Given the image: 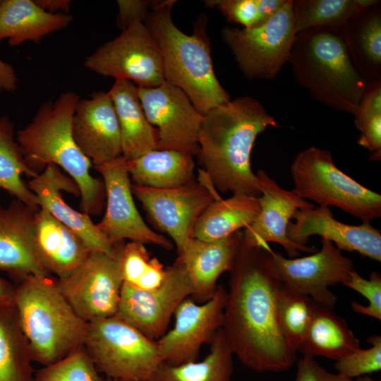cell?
Here are the masks:
<instances>
[{
	"label": "cell",
	"mask_w": 381,
	"mask_h": 381,
	"mask_svg": "<svg viewBox=\"0 0 381 381\" xmlns=\"http://www.w3.org/2000/svg\"><path fill=\"white\" fill-rule=\"evenodd\" d=\"M38 174L26 163L16 138L14 125L6 116L0 118V188L35 210L39 200L23 180V175L33 178Z\"/></svg>",
	"instance_id": "obj_34"
},
{
	"label": "cell",
	"mask_w": 381,
	"mask_h": 381,
	"mask_svg": "<svg viewBox=\"0 0 381 381\" xmlns=\"http://www.w3.org/2000/svg\"><path fill=\"white\" fill-rule=\"evenodd\" d=\"M132 191L153 222L172 238L178 255L191 237L197 219L220 198L211 183L207 186L193 181L167 189L134 185Z\"/></svg>",
	"instance_id": "obj_15"
},
{
	"label": "cell",
	"mask_w": 381,
	"mask_h": 381,
	"mask_svg": "<svg viewBox=\"0 0 381 381\" xmlns=\"http://www.w3.org/2000/svg\"><path fill=\"white\" fill-rule=\"evenodd\" d=\"M294 381H356L338 373L327 371L314 358L303 356L297 362Z\"/></svg>",
	"instance_id": "obj_42"
},
{
	"label": "cell",
	"mask_w": 381,
	"mask_h": 381,
	"mask_svg": "<svg viewBox=\"0 0 381 381\" xmlns=\"http://www.w3.org/2000/svg\"><path fill=\"white\" fill-rule=\"evenodd\" d=\"M279 126L256 99L241 96L202 115L196 155L210 183L221 192L260 195L250 155L259 134Z\"/></svg>",
	"instance_id": "obj_2"
},
{
	"label": "cell",
	"mask_w": 381,
	"mask_h": 381,
	"mask_svg": "<svg viewBox=\"0 0 381 381\" xmlns=\"http://www.w3.org/2000/svg\"><path fill=\"white\" fill-rule=\"evenodd\" d=\"M35 3L43 11L49 13H68L71 9L70 0H34Z\"/></svg>",
	"instance_id": "obj_45"
},
{
	"label": "cell",
	"mask_w": 381,
	"mask_h": 381,
	"mask_svg": "<svg viewBox=\"0 0 381 381\" xmlns=\"http://www.w3.org/2000/svg\"><path fill=\"white\" fill-rule=\"evenodd\" d=\"M135 185L158 189L174 188L193 181V155L177 150H155L126 161Z\"/></svg>",
	"instance_id": "obj_28"
},
{
	"label": "cell",
	"mask_w": 381,
	"mask_h": 381,
	"mask_svg": "<svg viewBox=\"0 0 381 381\" xmlns=\"http://www.w3.org/2000/svg\"><path fill=\"white\" fill-rule=\"evenodd\" d=\"M256 176L260 190V210L255 220L242 232L241 245L246 248L266 247L270 242L276 243L291 258L300 255L301 252H316L315 247L297 244L287 235L288 226L295 212L315 205L292 190L281 188L264 170H258Z\"/></svg>",
	"instance_id": "obj_18"
},
{
	"label": "cell",
	"mask_w": 381,
	"mask_h": 381,
	"mask_svg": "<svg viewBox=\"0 0 381 381\" xmlns=\"http://www.w3.org/2000/svg\"><path fill=\"white\" fill-rule=\"evenodd\" d=\"M368 341L372 344V347L368 349L361 348L336 361L334 366L338 373L354 379L380 370V336H373Z\"/></svg>",
	"instance_id": "obj_38"
},
{
	"label": "cell",
	"mask_w": 381,
	"mask_h": 381,
	"mask_svg": "<svg viewBox=\"0 0 381 381\" xmlns=\"http://www.w3.org/2000/svg\"><path fill=\"white\" fill-rule=\"evenodd\" d=\"M108 92L120 128L121 156L130 161L159 150L157 130L145 116L137 85L128 80H116Z\"/></svg>",
	"instance_id": "obj_25"
},
{
	"label": "cell",
	"mask_w": 381,
	"mask_h": 381,
	"mask_svg": "<svg viewBox=\"0 0 381 381\" xmlns=\"http://www.w3.org/2000/svg\"><path fill=\"white\" fill-rule=\"evenodd\" d=\"M121 253L90 252L73 273L56 279L65 298L86 322L116 315L123 284Z\"/></svg>",
	"instance_id": "obj_11"
},
{
	"label": "cell",
	"mask_w": 381,
	"mask_h": 381,
	"mask_svg": "<svg viewBox=\"0 0 381 381\" xmlns=\"http://www.w3.org/2000/svg\"><path fill=\"white\" fill-rule=\"evenodd\" d=\"M355 380L356 381H378V380H373L369 376H361V377H357L356 379H355Z\"/></svg>",
	"instance_id": "obj_47"
},
{
	"label": "cell",
	"mask_w": 381,
	"mask_h": 381,
	"mask_svg": "<svg viewBox=\"0 0 381 381\" xmlns=\"http://www.w3.org/2000/svg\"><path fill=\"white\" fill-rule=\"evenodd\" d=\"M14 289L11 282L0 277V306L13 305Z\"/></svg>",
	"instance_id": "obj_46"
},
{
	"label": "cell",
	"mask_w": 381,
	"mask_h": 381,
	"mask_svg": "<svg viewBox=\"0 0 381 381\" xmlns=\"http://www.w3.org/2000/svg\"><path fill=\"white\" fill-rule=\"evenodd\" d=\"M260 210L258 197L253 195L237 193L215 199L197 219L191 237L208 241L227 237L252 224Z\"/></svg>",
	"instance_id": "obj_29"
},
{
	"label": "cell",
	"mask_w": 381,
	"mask_h": 381,
	"mask_svg": "<svg viewBox=\"0 0 381 381\" xmlns=\"http://www.w3.org/2000/svg\"><path fill=\"white\" fill-rule=\"evenodd\" d=\"M293 218L296 222L289 223L287 235L297 244L306 246L310 236L318 235L334 243L341 251H354L381 261V231L370 223H342L326 206L298 210Z\"/></svg>",
	"instance_id": "obj_21"
},
{
	"label": "cell",
	"mask_w": 381,
	"mask_h": 381,
	"mask_svg": "<svg viewBox=\"0 0 381 381\" xmlns=\"http://www.w3.org/2000/svg\"><path fill=\"white\" fill-rule=\"evenodd\" d=\"M288 62L313 99L356 114L369 83L354 66L337 30L319 28L296 35Z\"/></svg>",
	"instance_id": "obj_5"
},
{
	"label": "cell",
	"mask_w": 381,
	"mask_h": 381,
	"mask_svg": "<svg viewBox=\"0 0 381 381\" xmlns=\"http://www.w3.org/2000/svg\"><path fill=\"white\" fill-rule=\"evenodd\" d=\"M32 361L13 306H0V381H35Z\"/></svg>",
	"instance_id": "obj_33"
},
{
	"label": "cell",
	"mask_w": 381,
	"mask_h": 381,
	"mask_svg": "<svg viewBox=\"0 0 381 381\" xmlns=\"http://www.w3.org/2000/svg\"><path fill=\"white\" fill-rule=\"evenodd\" d=\"M105 381H121V380L107 378V380H105Z\"/></svg>",
	"instance_id": "obj_48"
},
{
	"label": "cell",
	"mask_w": 381,
	"mask_h": 381,
	"mask_svg": "<svg viewBox=\"0 0 381 381\" xmlns=\"http://www.w3.org/2000/svg\"><path fill=\"white\" fill-rule=\"evenodd\" d=\"M37 211L15 198L7 207L0 205V272L19 281L29 275L51 276L35 248Z\"/></svg>",
	"instance_id": "obj_22"
},
{
	"label": "cell",
	"mask_w": 381,
	"mask_h": 381,
	"mask_svg": "<svg viewBox=\"0 0 381 381\" xmlns=\"http://www.w3.org/2000/svg\"><path fill=\"white\" fill-rule=\"evenodd\" d=\"M277 322L282 332L298 351L310 323L315 302L308 296L282 287L274 291Z\"/></svg>",
	"instance_id": "obj_35"
},
{
	"label": "cell",
	"mask_w": 381,
	"mask_h": 381,
	"mask_svg": "<svg viewBox=\"0 0 381 381\" xmlns=\"http://www.w3.org/2000/svg\"><path fill=\"white\" fill-rule=\"evenodd\" d=\"M175 2L155 1L144 23L159 49L164 80L180 88L203 115L231 98L214 71L207 17L200 15L193 34L187 35L172 20Z\"/></svg>",
	"instance_id": "obj_4"
},
{
	"label": "cell",
	"mask_w": 381,
	"mask_h": 381,
	"mask_svg": "<svg viewBox=\"0 0 381 381\" xmlns=\"http://www.w3.org/2000/svg\"><path fill=\"white\" fill-rule=\"evenodd\" d=\"M206 6L217 8L229 23L251 28L262 24L258 0H209Z\"/></svg>",
	"instance_id": "obj_40"
},
{
	"label": "cell",
	"mask_w": 381,
	"mask_h": 381,
	"mask_svg": "<svg viewBox=\"0 0 381 381\" xmlns=\"http://www.w3.org/2000/svg\"><path fill=\"white\" fill-rule=\"evenodd\" d=\"M34 243L42 265L58 279L73 273L91 252L78 235L44 207L35 213Z\"/></svg>",
	"instance_id": "obj_24"
},
{
	"label": "cell",
	"mask_w": 381,
	"mask_h": 381,
	"mask_svg": "<svg viewBox=\"0 0 381 381\" xmlns=\"http://www.w3.org/2000/svg\"><path fill=\"white\" fill-rule=\"evenodd\" d=\"M94 167L102 177L107 198L105 214L97 224L103 234L114 244L128 239L171 249V243L152 230L137 210L126 160L121 156Z\"/></svg>",
	"instance_id": "obj_17"
},
{
	"label": "cell",
	"mask_w": 381,
	"mask_h": 381,
	"mask_svg": "<svg viewBox=\"0 0 381 381\" xmlns=\"http://www.w3.org/2000/svg\"><path fill=\"white\" fill-rule=\"evenodd\" d=\"M354 123L361 132L358 143L370 152L373 161L381 159V111L354 114Z\"/></svg>",
	"instance_id": "obj_41"
},
{
	"label": "cell",
	"mask_w": 381,
	"mask_h": 381,
	"mask_svg": "<svg viewBox=\"0 0 381 381\" xmlns=\"http://www.w3.org/2000/svg\"><path fill=\"white\" fill-rule=\"evenodd\" d=\"M343 285L357 291L368 301V305L367 306L353 301L351 306L355 313L381 320L380 274L377 272H372L369 279H366L353 269L350 272L349 278Z\"/></svg>",
	"instance_id": "obj_39"
},
{
	"label": "cell",
	"mask_w": 381,
	"mask_h": 381,
	"mask_svg": "<svg viewBox=\"0 0 381 381\" xmlns=\"http://www.w3.org/2000/svg\"><path fill=\"white\" fill-rule=\"evenodd\" d=\"M270 247L241 245L230 270L222 329L234 355L258 373L284 372L297 361V351L279 326L274 291L279 282Z\"/></svg>",
	"instance_id": "obj_1"
},
{
	"label": "cell",
	"mask_w": 381,
	"mask_h": 381,
	"mask_svg": "<svg viewBox=\"0 0 381 381\" xmlns=\"http://www.w3.org/2000/svg\"><path fill=\"white\" fill-rule=\"evenodd\" d=\"M83 346L107 378L148 381L162 362L157 341L112 316L87 322Z\"/></svg>",
	"instance_id": "obj_8"
},
{
	"label": "cell",
	"mask_w": 381,
	"mask_h": 381,
	"mask_svg": "<svg viewBox=\"0 0 381 381\" xmlns=\"http://www.w3.org/2000/svg\"><path fill=\"white\" fill-rule=\"evenodd\" d=\"M35 381H105L99 376L84 346L39 369Z\"/></svg>",
	"instance_id": "obj_37"
},
{
	"label": "cell",
	"mask_w": 381,
	"mask_h": 381,
	"mask_svg": "<svg viewBox=\"0 0 381 381\" xmlns=\"http://www.w3.org/2000/svg\"><path fill=\"white\" fill-rule=\"evenodd\" d=\"M321 245L320 250L297 258H285L271 249V260L282 287L333 308L337 297L329 287L346 282L353 262L330 241L322 238Z\"/></svg>",
	"instance_id": "obj_12"
},
{
	"label": "cell",
	"mask_w": 381,
	"mask_h": 381,
	"mask_svg": "<svg viewBox=\"0 0 381 381\" xmlns=\"http://www.w3.org/2000/svg\"><path fill=\"white\" fill-rule=\"evenodd\" d=\"M227 291L222 286L202 304L192 298L183 300L176 308L175 325L157 340L162 362L177 365L197 361L201 346L210 344L223 327Z\"/></svg>",
	"instance_id": "obj_16"
},
{
	"label": "cell",
	"mask_w": 381,
	"mask_h": 381,
	"mask_svg": "<svg viewBox=\"0 0 381 381\" xmlns=\"http://www.w3.org/2000/svg\"><path fill=\"white\" fill-rule=\"evenodd\" d=\"M380 4L360 13L338 31L352 62L368 83L381 79Z\"/></svg>",
	"instance_id": "obj_27"
},
{
	"label": "cell",
	"mask_w": 381,
	"mask_h": 381,
	"mask_svg": "<svg viewBox=\"0 0 381 381\" xmlns=\"http://www.w3.org/2000/svg\"><path fill=\"white\" fill-rule=\"evenodd\" d=\"M28 186L39 200L40 207L46 208L57 220L78 235L91 252L99 251L110 255L121 253L124 243H112L99 229L89 214L72 208L64 199V190L80 197L77 183L61 169L49 164Z\"/></svg>",
	"instance_id": "obj_19"
},
{
	"label": "cell",
	"mask_w": 381,
	"mask_h": 381,
	"mask_svg": "<svg viewBox=\"0 0 381 381\" xmlns=\"http://www.w3.org/2000/svg\"><path fill=\"white\" fill-rule=\"evenodd\" d=\"M1 0H0V4H1Z\"/></svg>",
	"instance_id": "obj_49"
},
{
	"label": "cell",
	"mask_w": 381,
	"mask_h": 381,
	"mask_svg": "<svg viewBox=\"0 0 381 381\" xmlns=\"http://www.w3.org/2000/svg\"><path fill=\"white\" fill-rule=\"evenodd\" d=\"M17 75L13 67L0 59V92H12L17 88Z\"/></svg>",
	"instance_id": "obj_44"
},
{
	"label": "cell",
	"mask_w": 381,
	"mask_h": 381,
	"mask_svg": "<svg viewBox=\"0 0 381 381\" xmlns=\"http://www.w3.org/2000/svg\"><path fill=\"white\" fill-rule=\"evenodd\" d=\"M84 66L140 87H154L164 80L159 49L144 22H135L114 39L85 57Z\"/></svg>",
	"instance_id": "obj_10"
},
{
	"label": "cell",
	"mask_w": 381,
	"mask_h": 381,
	"mask_svg": "<svg viewBox=\"0 0 381 381\" xmlns=\"http://www.w3.org/2000/svg\"><path fill=\"white\" fill-rule=\"evenodd\" d=\"M80 95L62 92L54 101L41 104L16 138L29 167L42 172L49 164L62 169L80 189V208L87 214L101 212L105 195L103 181L90 174L91 161L77 145L72 133L74 113Z\"/></svg>",
	"instance_id": "obj_3"
},
{
	"label": "cell",
	"mask_w": 381,
	"mask_h": 381,
	"mask_svg": "<svg viewBox=\"0 0 381 381\" xmlns=\"http://www.w3.org/2000/svg\"><path fill=\"white\" fill-rule=\"evenodd\" d=\"M332 309L315 302L310 323L298 350L303 356L337 361L361 349L346 320Z\"/></svg>",
	"instance_id": "obj_30"
},
{
	"label": "cell",
	"mask_w": 381,
	"mask_h": 381,
	"mask_svg": "<svg viewBox=\"0 0 381 381\" xmlns=\"http://www.w3.org/2000/svg\"><path fill=\"white\" fill-rule=\"evenodd\" d=\"M193 294V288L181 262L176 259L167 267L162 284L143 291L123 284L116 315L149 339L157 341L165 333L181 303Z\"/></svg>",
	"instance_id": "obj_13"
},
{
	"label": "cell",
	"mask_w": 381,
	"mask_h": 381,
	"mask_svg": "<svg viewBox=\"0 0 381 381\" xmlns=\"http://www.w3.org/2000/svg\"><path fill=\"white\" fill-rule=\"evenodd\" d=\"M121 268L123 283L143 291L158 288L167 272L157 258H151L145 244L138 241L124 243Z\"/></svg>",
	"instance_id": "obj_36"
},
{
	"label": "cell",
	"mask_w": 381,
	"mask_h": 381,
	"mask_svg": "<svg viewBox=\"0 0 381 381\" xmlns=\"http://www.w3.org/2000/svg\"><path fill=\"white\" fill-rule=\"evenodd\" d=\"M73 20L69 13H49L34 0H3L0 4V42L11 46L25 42H40L44 37L68 27Z\"/></svg>",
	"instance_id": "obj_26"
},
{
	"label": "cell",
	"mask_w": 381,
	"mask_h": 381,
	"mask_svg": "<svg viewBox=\"0 0 381 381\" xmlns=\"http://www.w3.org/2000/svg\"><path fill=\"white\" fill-rule=\"evenodd\" d=\"M13 306L33 361L51 365L83 346L87 324L51 276L29 275L15 286Z\"/></svg>",
	"instance_id": "obj_6"
},
{
	"label": "cell",
	"mask_w": 381,
	"mask_h": 381,
	"mask_svg": "<svg viewBox=\"0 0 381 381\" xmlns=\"http://www.w3.org/2000/svg\"><path fill=\"white\" fill-rule=\"evenodd\" d=\"M380 2L377 0H292L296 35L319 28L339 31L351 19Z\"/></svg>",
	"instance_id": "obj_32"
},
{
	"label": "cell",
	"mask_w": 381,
	"mask_h": 381,
	"mask_svg": "<svg viewBox=\"0 0 381 381\" xmlns=\"http://www.w3.org/2000/svg\"><path fill=\"white\" fill-rule=\"evenodd\" d=\"M222 36L248 78H274L288 62L296 37L292 0L265 23L251 28L226 27Z\"/></svg>",
	"instance_id": "obj_9"
},
{
	"label": "cell",
	"mask_w": 381,
	"mask_h": 381,
	"mask_svg": "<svg viewBox=\"0 0 381 381\" xmlns=\"http://www.w3.org/2000/svg\"><path fill=\"white\" fill-rule=\"evenodd\" d=\"M292 191L320 206H334L370 223L381 217L380 194L341 171L329 151L315 146L299 152L291 165Z\"/></svg>",
	"instance_id": "obj_7"
},
{
	"label": "cell",
	"mask_w": 381,
	"mask_h": 381,
	"mask_svg": "<svg viewBox=\"0 0 381 381\" xmlns=\"http://www.w3.org/2000/svg\"><path fill=\"white\" fill-rule=\"evenodd\" d=\"M233 355L222 327L210 343V353L203 360L177 365L162 362L148 381H231Z\"/></svg>",
	"instance_id": "obj_31"
},
{
	"label": "cell",
	"mask_w": 381,
	"mask_h": 381,
	"mask_svg": "<svg viewBox=\"0 0 381 381\" xmlns=\"http://www.w3.org/2000/svg\"><path fill=\"white\" fill-rule=\"evenodd\" d=\"M73 138L82 152L97 166L122 155L120 128L108 92L80 99L73 119Z\"/></svg>",
	"instance_id": "obj_20"
},
{
	"label": "cell",
	"mask_w": 381,
	"mask_h": 381,
	"mask_svg": "<svg viewBox=\"0 0 381 381\" xmlns=\"http://www.w3.org/2000/svg\"><path fill=\"white\" fill-rule=\"evenodd\" d=\"M138 94L147 119L157 127L159 150L196 155L202 115L188 96L165 80L157 87H138Z\"/></svg>",
	"instance_id": "obj_14"
},
{
	"label": "cell",
	"mask_w": 381,
	"mask_h": 381,
	"mask_svg": "<svg viewBox=\"0 0 381 381\" xmlns=\"http://www.w3.org/2000/svg\"><path fill=\"white\" fill-rule=\"evenodd\" d=\"M241 239L240 231L216 241L188 239L177 259L188 277L194 301L202 303L214 296L218 278L234 265Z\"/></svg>",
	"instance_id": "obj_23"
},
{
	"label": "cell",
	"mask_w": 381,
	"mask_h": 381,
	"mask_svg": "<svg viewBox=\"0 0 381 381\" xmlns=\"http://www.w3.org/2000/svg\"><path fill=\"white\" fill-rule=\"evenodd\" d=\"M155 1L141 0H118V27L122 30L135 22H144Z\"/></svg>",
	"instance_id": "obj_43"
}]
</instances>
